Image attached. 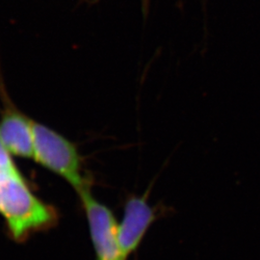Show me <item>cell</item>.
<instances>
[{
	"mask_svg": "<svg viewBox=\"0 0 260 260\" xmlns=\"http://www.w3.org/2000/svg\"><path fill=\"white\" fill-rule=\"evenodd\" d=\"M155 218L153 208L144 197H133L127 201L122 220L118 225L120 248L126 258L137 250Z\"/></svg>",
	"mask_w": 260,
	"mask_h": 260,
	"instance_id": "obj_5",
	"label": "cell"
},
{
	"mask_svg": "<svg viewBox=\"0 0 260 260\" xmlns=\"http://www.w3.org/2000/svg\"><path fill=\"white\" fill-rule=\"evenodd\" d=\"M0 138L12 156L33 158L32 122L11 101L0 73Z\"/></svg>",
	"mask_w": 260,
	"mask_h": 260,
	"instance_id": "obj_4",
	"label": "cell"
},
{
	"mask_svg": "<svg viewBox=\"0 0 260 260\" xmlns=\"http://www.w3.org/2000/svg\"><path fill=\"white\" fill-rule=\"evenodd\" d=\"M0 216L18 242L55 225L58 213L35 195L20 172L0 167Z\"/></svg>",
	"mask_w": 260,
	"mask_h": 260,
	"instance_id": "obj_1",
	"label": "cell"
},
{
	"mask_svg": "<svg viewBox=\"0 0 260 260\" xmlns=\"http://www.w3.org/2000/svg\"><path fill=\"white\" fill-rule=\"evenodd\" d=\"M0 167L7 169L13 172H20L19 168L17 167V165L15 164L12 158V154L3 145L1 138H0Z\"/></svg>",
	"mask_w": 260,
	"mask_h": 260,
	"instance_id": "obj_6",
	"label": "cell"
},
{
	"mask_svg": "<svg viewBox=\"0 0 260 260\" xmlns=\"http://www.w3.org/2000/svg\"><path fill=\"white\" fill-rule=\"evenodd\" d=\"M89 223L96 260H126L118 239V225L111 210L96 201L90 185L78 193Z\"/></svg>",
	"mask_w": 260,
	"mask_h": 260,
	"instance_id": "obj_3",
	"label": "cell"
},
{
	"mask_svg": "<svg viewBox=\"0 0 260 260\" xmlns=\"http://www.w3.org/2000/svg\"><path fill=\"white\" fill-rule=\"evenodd\" d=\"M33 158L80 193L90 185L82 174V160L75 145L55 130L38 121L32 122Z\"/></svg>",
	"mask_w": 260,
	"mask_h": 260,
	"instance_id": "obj_2",
	"label": "cell"
}]
</instances>
